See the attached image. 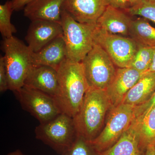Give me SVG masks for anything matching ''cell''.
Listing matches in <instances>:
<instances>
[{
  "label": "cell",
  "instance_id": "cell-26",
  "mask_svg": "<svg viewBox=\"0 0 155 155\" xmlns=\"http://www.w3.org/2000/svg\"><path fill=\"white\" fill-rule=\"evenodd\" d=\"M9 90L8 81L4 56L0 58V91L1 92Z\"/></svg>",
  "mask_w": 155,
  "mask_h": 155
},
{
  "label": "cell",
  "instance_id": "cell-8",
  "mask_svg": "<svg viewBox=\"0 0 155 155\" xmlns=\"http://www.w3.org/2000/svg\"><path fill=\"white\" fill-rule=\"evenodd\" d=\"M94 40V44L105 51L119 68L129 67L138 48L137 44L130 38L110 33L97 26Z\"/></svg>",
  "mask_w": 155,
  "mask_h": 155
},
{
  "label": "cell",
  "instance_id": "cell-16",
  "mask_svg": "<svg viewBox=\"0 0 155 155\" xmlns=\"http://www.w3.org/2000/svg\"><path fill=\"white\" fill-rule=\"evenodd\" d=\"M67 49L63 35L56 38L41 50L32 53L34 66H46L58 69L67 58Z\"/></svg>",
  "mask_w": 155,
  "mask_h": 155
},
{
  "label": "cell",
  "instance_id": "cell-7",
  "mask_svg": "<svg viewBox=\"0 0 155 155\" xmlns=\"http://www.w3.org/2000/svg\"><path fill=\"white\" fill-rule=\"evenodd\" d=\"M81 63L89 87L106 90L114 79L117 69L105 51L94 44Z\"/></svg>",
  "mask_w": 155,
  "mask_h": 155
},
{
  "label": "cell",
  "instance_id": "cell-1",
  "mask_svg": "<svg viewBox=\"0 0 155 155\" xmlns=\"http://www.w3.org/2000/svg\"><path fill=\"white\" fill-rule=\"evenodd\" d=\"M59 93L54 98L61 113L73 118L80 110L89 88L81 62L64 60L57 69Z\"/></svg>",
  "mask_w": 155,
  "mask_h": 155
},
{
  "label": "cell",
  "instance_id": "cell-20",
  "mask_svg": "<svg viewBox=\"0 0 155 155\" xmlns=\"http://www.w3.org/2000/svg\"><path fill=\"white\" fill-rule=\"evenodd\" d=\"M129 36L137 45L155 47V28L144 18L132 20Z\"/></svg>",
  "mask_w": 155,
  "mask_h": 155
},
{
  "label": "cell",
  "instance_id": "cell-2",
  "mask_svg": "<svg viewBox=\"0 0 155 155\" xmlns=\"http://www.w3.org/2000/svg\"><path fill=\"white\" fill-rule=\"evenodd\" d=\"M113 107L106 90L89 88L73 121L78 136L89 142L103 129L106 114Z\"/></svg>",
  "mask_w": 155,
  "mask_h": 155
},
{
  "label": "cell",
  "instance_id": "cell-11",
  "mask_svg": "<svg viewBox=\"0 0 155 155\" xmlns=\"http://www.w3.org/2000/svg\"><path fill=\"white\" fill-rule=\"evenodd\" d=\"M107 6L106 0H64L63 8L78 22L96 25Z\"/></svg>",
  "mask_w": 155,
  "mask_h": 155
},
{
  "label": "cell",
  "instance_id": "cell-18",
  "mask_svg": "<svg viewBox=\"0 0 155 155\" xmlns=\"http://www.w3.org/2000/svg\"><path fill=\"white\" fill-rule=\"evenodd\" d=\"M155 91V72H144L126 95L122 103L134 106L141 104L149 100Z\"/></svg>",
  "mask_w": 155,
  "mask_h": 155
},
{
  "label": "cell",
  "instance_id": "cell-29",
  "mask_svg": "<svg viewBox=\"0 0 155 155\" xmlns=\"http://www.w3.org/2000/svg\"><path fill=\"white\" fill-rule=\"evenodd\" d=\"M145 155H155L154 143H151L147 147Z\"/></svg>",
  "mask_w": 155,
  "mask_h": 155
},
{
  "label": "cell",
  "instance_id": "cell-23",
  "mask_svg": "<svg viewBox=\"0 0 155 155\" xmlns=\"http://www.w3.org/2000/svg\"><path fill=\"white\" fill-rule=\"evenodd\" d=\"M125 11L131 16H140L155 23V0H143Z\"/></svg>",
  "mask_w": 155,
  "mask_h": 155
},
{
  "label": "cell",
  "instance_id": "cell-33",
  "mask_svg": "<svg viewBox=\"0 0 155 155\" xmlns=\"http://www.w3.org/2000/svg\"><path fill=\"white\" fill-rule=\"evenodd\" d=\"M154 146H155V142H154Z\"/></svg>",
  "mask_w": 155,
  "mask_h": 155
},
{
  "label": "cell",
  "instance_id": "cell-25",
  "mask_svg": "<svg viewBox=\"0 0 155 155\" xmlns=\"http://www.w3.org/2000/svg\"><path fill=\"white\" fill-rule=\"evenodd\" d=\"M155 107V91L149 100L135 107V119L142 117Z\"/></svg>",
  "mask_w": 155,
  "mask_h": 155
},
{
  "label": "cell",
  "instance_id": "cell-15",
  "mask_svg": "<svg viewBox=\"0 0 155 155\" xmlns=\"http://www.w3.org/2000/svg\"><path fill=\"white\" fill-rule=\"evenodd\" d=\"M125 11L107 6L98 19L96 26L110 33L129 36L133 19Z\"/></svg>",
  "mask_w": 155,
  "mask_h": 155
},
{
  "label": "cell",
  "instance_id": "cell-12",
  "mask_svg": "<svg viewBox=\"0 0 155 155\" xmlns=\"http://www.w3.org/2000/svg\"><path fill=\"white\" fill-rule=\"evenodd\" d=\"M24 86L42 92L54 98L59 90L58 71L49 66L33 65Z\"/></svg>",
  "mask_w": 155,
  "mask_h": 155
},
{
  "label": "cell",
  "instance_id": "cell-6",
  "mask_svg": "<svg viewBox=\"0 0 155 155\" xmlns=\"http://www.w3.org/2000/svg\"><path fill=\"white\" fill-rule=\"evenodd\" d=\"M135 107L122 103L111 108L105 127L94 139L89 142L97 151L101 153L110 148L130 127L135 119Z\"/></svg>",
  "mask_w": 155,
  "mask_h": 155
},
{
  "label": "cell",
  "instance_id": "cell-4",
  "mask_svg": "<svg viewBox=\"0 0 155 155\" xmlns=\"http://www.w3.org/2000/svg\"><path fill=\"white\" fill-rule=\"evenodd\" d=\"M61 24L67 59L73 62H81L94 44V33L96 25L78 22L63 8Z\"/></svg>",
  "mask_w": 155,
  "mask_h": 155
},
{
  "label": "cell",
  "instance_id": "cell-30",
  "mask_svg": "<svg viewBox=\"0 0 155 155\" xmlns=\"http://www.w3.org/2000/svg\"><path fill=\"white\" fill-rule=\"evenodd\" d=\"M155 72V47L153 48V56L152 61L151 64L149 68L145 72Z\"/></svg>",
  "mask_w": 155,
  "mask_h": 155
},
{
  "label": "cell",
  "instance_id": "cell-19",
  "mask_svg": "<svg viewBox=\"0 0 155 155\" xmlns=\"http://www.w3.org/2000/svg\"><path fill=\"white\" fill-rule=\"evenodd\" d=\"M131 126L137 134L145 149L155 141V107L142 117L134 119Z\"/></svg>",
  "mask_w": 155,
  "mask_h": 155
},
{
  "label": "cell",
  "instance_id": "cell-21",
  "mask_svg": "<svg viewBox=\"0 0 155 155\" xmlns=\"http://www.w3.org/2000/svg\"><path fill=\"white\" fill-rule=\"evenodd\" d=\"M13 11L11 1L0 5V32L4 39L10 38L17 32V28L11 22Z\"/></svg>",
  "mask_w": 155,
  "mask_h": 155
},
{
  "label": "cell",
  "instance_id": "cell-17",
  "mask_svg": "<svg viewBox=\"0 0 155 155\" xmlns=\"http://www.w3.org/2000/svg\"><path fill=\"white\" fill-rule=\"evenodd\" d=\"M147 150V149H146ZM137 134L131 125L116 143L101 155H145Z\"/></svg>",
  "mask_w": 155,
  "mask_h": 155
},
{
  "label": "cell",
  "instance_id": "cell-14",
  "mask_svg": "<svg viewBox=\"0 0 155 155\" xmlns=\"http://www.w3.org/2000/svg\"><path fill=\"white\" fill-rule=\"evenodd\" d=\"M64 0H33L23 9L24 15L31 21L46 20L61 23Z\"/></svg>",
  "mask_w": 155,
  "mask_h": 155
},
{
  "label": "cell",
  "instance_id": "cell-3",
  "mask_svg": "<svg viewBox=\"0 0 155 155\" xmlns=\"http://www.w3.org/2000/svg\"><path fill=\"white\" fill-rule=\"evenodd\" d=\"M9 90L14 91L24 86L31 69L32 52L27 45L13 36L4 39L2 44Z\"/></svg>",
  "mask_w": 155,
  "mask_h": 155
},
{
  "label": "cell",
  "instance_id": "cell-28",
  "mask_svg": "<svg viewBox=\"0 0 155 155\" xmlns=\"http://www.w3.org/2000/svg\"><path fill=\"white\" fill-rule=\"evenodd\" d=\"M14 11H19L23 10L25 6L33 0H10Z\"/></svg>",
  "mask_w": 155,
  "mask_h": 155
},
{
  "label": "cell",
  "instance_id": "cell-24",
  "mask_svg": "<svg viewBox=\"0 0 155 155\" xmlns=\"http://www.w3.org/2000/svg\"><path fill=\"white\" fill-rule=\"evenodd\" d=\"M64 155H101L89 142L78 136L72 147Z\"/></svg>",
  "mask_w": 155,
  "mask_h": 155
},
{
  "label": "cell",
  "instance_id": "cell-22",
  "mask_svg": "<svg viewBox=\"0 0 155 155\" xmlns=\"http://www.w3.org/2000/svg\"><path fill=\"white\" fill-rule=\"evenodd\" d=\"M137 45V51L129 67L144 73L147 72L151 64L153 48Z\"/></svg>",
  "mask_w": 155,
  "mask_h": 155
},
{
  "label": "cell",
  "instance_id": "cell-32",
  "mask_svg": "<svg viewBox=\"0 0 155 155\" xmlns=\"http://www.w3.org/2000/svg\"><path fill=\"white\" fill-rule=\"evenodd\" d=\"M8 155H25L19 150H17L14 151L9 153Z\"/></svg>",
  "mask_w": 155,
  "mask_h": 155
},
{
  "label": "cell",
  "instance_id": "cell-10",
  "mask_svg": "<svg viewBox=\"0 0 155 155\" xmlns=\"http://www.w3.org/2000/svg\"><path fill=\"white\" fill-rule=\"evenodd\" d=\"M61 35L63 29L61 23L36 20L31 21L25 39L31 51L35 53Z\"/></svg>",
  "mask_w": 155,
  "mask_h": 155
},
{
  "label": "cell",
  "instance_id": "cell-9",
  "mask_svg": "<svg viewBox=\"0 0 155 155\" xmlns=\"http://www.w3.org/2000/svg\"><path fill=\"white\" fill-rule=\"evenodd\" d=\"M22 108L44 123L61 114L54 98L42 92L24 86L14 91Z\"/></svg>",
  "mask_w": 155,
  "mask_h": 155
},
{
  "label": "cell",
  "instance_id": "cell-5",
  "mask_svg": "<svg viewBox=\"0 0 155 155\" xmlns=\"http://www.w3.org/2000/svg\"><path fill=\"white\" fill-rule=\"evenodd\" d=\"M35 134L36 139L61 155L71 149L78 137L73 118L63 113L40 123L35 128Z\"/></svg>",
  "mask_w": 155,
  "mask_h": 155
},
{
  "label": "cell",
  "instance_id": "cell-31",
  "mask_svg": "<svg viewBox=\"0 0 155 155\" xmlns=\"http://www.w3.org/2000/svg\"><path fill=\"white\" fill-rule=\"evenodd\" d=\"M142 1L143 0H129V5H130V8H129L137 5Z\"/></svg>",
  "mask_w": 155,
  "mask_h": 155
},
{
  "label": "cell",
  "instance_id": "cell-27",
  "mask_svg": "<svg viewBox=\"0 0 155 155\" xmlns=\"http://www.w3.org/2000/svg\"><path fill=\"white\" fill-rule=\"evenodd\" d=\"M107 6L126 11L130 8L129 0H106Z\"/></svg>",
  "mask_w": 155,
  "mask_h": 155
},
{
  "label": "cell",
  "instance_id": "cell-13",
  "mask_svg": "<svg viewBox=\"0 0 155 155\" xmlns=\"http://www.w3.org/2000/svg\"><path fill=\"white\" fill-rule=\"evenodd\" d=\"M144 73L131 68H119L114 79L106 89L113 107L122 104L128 92Z\"/></svg>",
  "mask_w": 155,
  "mask_h": 155
}]
</instances>
